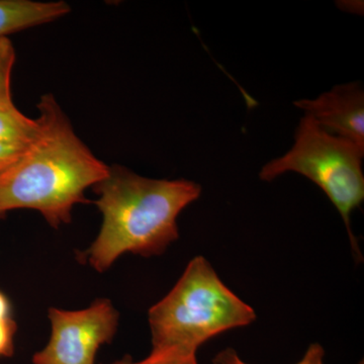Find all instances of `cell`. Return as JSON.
<instances>
[{"mask_svg":"<svg viewBox=\"0 0 364 364\" xmlns=\"http://www.w3.org/2000/svg\"><path fill=\"white\" fill-rule=\"evenodd\" d=\"M294 105L323 130L364 151V93L358 83L335 86L316 100H298Z\"/></svg>","mask_w":364,"mask_h":364,"instance_id":"cell-6","label":"cell"},{"mask_svg":"<svg viewBox=\"0 0 364 364\" xmlns=\"http://www.w3.org/2000/svg\"><path fill=\"white\" fill-rule=\"evenodd\" d=\"M38 109L37 135L0 176V219L30 208L58 229L71 222L74 205L88 203L86 189L104 181L111 167L78 138L52 95H43Z\"/></svg>","mask_w":364,"mask_h":364,"instance_id":"cell-1","label":"cell"},{"mask_svg":"<svg viewBox=\"0 0 364 364\" xmlns=\"http://www.w3.org/2000/svg\"><path fill=\"white\" fill-rule=\"evenodd\" d=\"M325 350L322 345L311 344L301 360L296 364H325ZM213 364H250L244 361L233 348H226L215 356ZM358 364H364L363 361Z\"/></svg>","mask_w":364,"mask_h":364,"instance_id":"cell-10","label":"cell"},{"mask_svg":"<svg viewBox=\"0 0 364 364\" xmlns=\"http://www.w3.org/2000/svg\"><path fill=\"white\" fill-rule=\"evenodd\" d=\"M48 317L51 335L33 364H95L100 347L116 336L119 314L109 299H97L82 310L49 309Z\"/></svg>","mask_w":364,"mask_h":364,"instance_id":"cell-5","label":"cell"},{"mask_svg":"<svg viewBox=\"0 0 364 364\" xmlns=\"http://www.w3.org/2000/svg\"><path fill=\"white\" fill-rule=\"evenodd\" d=\"M18 326L13 318L0 320V358H11L14 351V335Z\"/></svg>","mask_w":364,"mask_h":364,"instance_id":"cell-12","label":"cell"},{"mask_svg":"<svg viewBox=\"0 0 364 364\" xmlns=\"http://www.w3.org/2000/svg\"><path fill=\"white\" fill-rule=\"evenodd\" d=\"M111 364H135V363L132 361L130 358H124L122 359V360L116 361V363H112Z\"/></svg>","mask_w":364,"mask_h":364,"instance_id":"cell-15","label":"cell"},{"mask_svg":"<svg viewBox=\"0 0 364 364\" xmlns=\"http://www.w3.org/2000/svg\"><path fill=\"white\" fill-rule=\"evenodd\" d=\"M70 11L64 1L0 0V38L32 26L50 23Z\"/></svg>","mask_w":364,"mask_h":364,"instance_id":"cell-7","label":"cell"},{"mask_svg":"<svg viewBox=\"0 0 364 364\" xmlns=\"http://www.w3.org/2000/svg\"><path fill=\"white\" fill-rule=\"evenodd\" d=\"M39 130L38 119H30L14 102L0 104V142L26 147Z\"/></svg>","mask_w":364,"mask_h":364,"instance_id":"cell-8","label":"cell"},{"mask_svg":"<svg viewBox=\"0 0 364 364\" xmlns=\"http://www.w3.org/2000/svg\"><path fill=\"white\" fill-rule=\"evenodd\" d=\"M26 147L0 142V176L18 161Z\"/></svg>","mask_w":364,"mask_h":364,"instance_id":"cell-13","label":"cell"},{"mask_svg":"<svg viewBox=\"0 0 364 364\" xmlns=\"http://www.w3.org/2000/svg\"><path fill=\"white\" fill-rule=\"evenodd\" d=\"M364 151L340 136L332 135L309 116L301 119L294 147L284 156L261 169L262 181H272L286 172H296L317 184L338 210L346 226L352 250L360 258L352 233L350 217L364 200Z\"/></svg>","mask_w":364,"mask_h":364,"instance_id":"cell-4","label":"cell"},{"mask_svg":"<svg viewBox=\"0 0 364 364\" xmlns=\"http://www.w3.org/2000/svg\"><path fill=\"white\" fill-rule=\"evenodd\" d=\"M16 62V50L9 37L0 38V104H11V72Z\"/></svg>","mask_w":364,"mask_h":364,"instance_id":"cell-9","label":"cell"},{"mask_svg":"<svg viewBox=\"0 0 364 364\" xmlns=\"http://www.w3.org/2000/svg\"><path fill=\"white\" fill-rule=\"evenodd\" d=\"M255 320L252 306L224 284L203 256L189 261L176 286L148 313L152 350L191 354L218 335Z\"/></svg>","mask_w":364,"mask_h":364,"instance_id":"cell-3","label":"cell"},{"mask_svg":"<svg viewBox=\"0 0 364 364\" xmlns=\"http://www.w3.org/2000/svg\"><path fill=\"white\" fill-rule=\"evenodd\" d=\"M135 364H200L196 354L186 353L176 349L151 350L149 355Z\"/></svg>","mask_w":364,"mask_h":364,"instance_id":"cell-11","label":"cell"},{"mask_svg":"<svg viewBox=\"0 0 364 364\" xmlns=\"http://www.w3.org/2000/svg\"><path fill=\"white\" fill-rule=\"evenodd\" d=\"M11 317V304L9 298L0 291V320Z\"/></svg>","mask_w":364,"mask_h":364,"instance_id":"cell-14","label":"cell"},{"mask_svg":"<svg viewBox=\"0 0 364 364\" xmlns=\"http://www.w3.org/2000/svg\"><path fill=\"white\" fill-rule=\"evenodd\" d=\"M93 189L102 225L81 257L97 272H107L123 254L164 253L178 239L177 218L202 193L196 182L147 178L119 165Z\"/></svg>","mask_w":364,"mask_h":364,"instance_id":"cell-2","label":"cell"}]
</instances>
